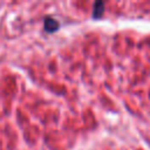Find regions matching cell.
I'll use <instances>...</instances> for the list:
<instances>
[{
  "label": "cell",
  "mask_w": 150,
  "mask_h": 150,
  "mask_svg": "<svg viewBox=\"0 0 150 150\" xmlns=\"http://www.w3.org/2000/svg\"><path fill=\"white\" fill-rule=\"evenodd\" d=\"M104 14V2L101 0H97L93 5V12H91V18L94 20H100Z\"/></svg>",
  "instance_id": "2"
},
{
  "label": "cell",
  "mask_w": 150,
  "mask_h": 150,
  "mask_svg": "<svg viewBox=\"0 0 150 150\" xmlns=\"http://www.w3.org/2000/svg\"><path fill=\"white\" fill-rule=\"evenodd\" d=\"M60 26L61 23L54 19L53 16H45L43 18V30L48 34H53V33H56L59 29H60Z\"/></svg>",
  "instance_id": "1"
}]
</instances>
